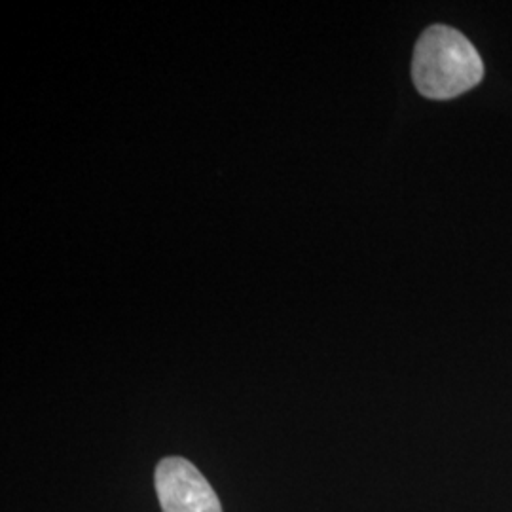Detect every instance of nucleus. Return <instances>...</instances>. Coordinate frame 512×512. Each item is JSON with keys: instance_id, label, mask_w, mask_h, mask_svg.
Masks as SVG:
<instances>
[{"instance_id": "nucleus-1", "label": "nucleus", "mask_w": 512, "mask_h": 512, "mask_svg": "<svg viewBox=\"0 0 512 512\" xmlns=\"http://www.w3.org/2000/svg\"><path fill=\"white\" fill-rule=\"evenodd\" d=\"M412 78L423 97L446 101L480 84L484 63L473 42L458 29L431 25L416 42Z\"/></svg>"}, {"instance_id": "nucleus-2", "label": "nucleus", "mask_w": 512, "mask_h": 512, "mask_svg": "<svg viewBox=\"0 0 512 512\" xmlns=\"http://www.w3.org/2000/svg\"><path fill=\"white\" fill-rule=\"evenodd\" d=\"M154 484L164 512H222L213 486L188 459H162Z\"/></svg>"}]
</instances>
